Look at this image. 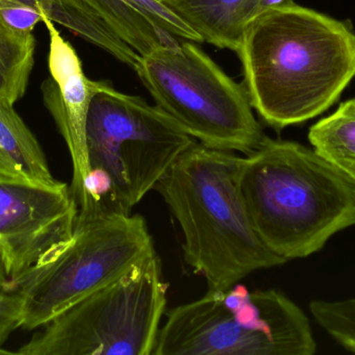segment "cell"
<instances>
[{
    "instance_id": "1",
    "label": "cell",
    "mask_w": 355,
    "mask_h": 355,
    "mask_svg": "<svg viewBox=\"0 0 355 355\" xmlns=\"http://www.w3.org/2000/svg\"><path fill=\"white\" fill-rule=\"evenodd\" d=\"M236 52L252 108L277 131L329 110L355 75L352 23L294 2L250 21Z\"/></svg>"
},
{
    "instance_id": "2",
    "label": "cell",
    "mask_w": 355,
    "mask_h": 355,
    "mask_svg": "<svg viewBox=\"0 0 355 355\" xmlns=\"http://www.w3.org/2000/svg\"><path fill=\"white\" fill-rule=\"evenodd\" d=\"M240 156L238 181L252 225L286 262L308 258L355 225V181L300 143L266 138Z\"/></svg>"
},
{
    "instance_id": "3",
    "label": "cell",
    "mask_w": 355,
    "mask_h": 355,
    "mask_svg": "<svg viewBox=\"0 0 355 355\" xmlns=\"http://www.w3.org/2000/svg\"><path fill=\"white\" fill-rule=\"evenodd\" d=\"M235 152L192 144L154 190L164 198L183 233L185 262L225 290L263 269L286 264L259 237L246 210Z\"/></svg>"
},
{
    "instance_id": "4",
    "label": "cell",
    "mask_w": 355,
    "mask_h": 355,
    "mask_svg": "<svg viewBox=\"0 0 355 355\" xmlns=\"http://www.w3.org/2000/svg\"><path fill=\"white\" fill-rule=\"evenodd\" d=\"M196 142L159 106L96 81L87 121L89 174L78 210L130 215Z\"/></svg>"
},
{
    "instance_id": "5",
    "label": "cell",
    "mask_w": 355,
    "mask_h": 355,
    "mask_svg": "<svg viewBox=\"0 0 355 355\" xmlns=\"http://www.w3.org/2000/svg\"><path fill=\"white\" fill-rule=\"evenodd\" d=\"M317 343L304 311L277 290L236 283L173 308L153 355H313Z\"/></svg>"
},
{
    "instance_id": "6",
    "label": "cell",
    "mask_w": 355,
    "mask_h": 355,
    "mask_svg": "<svg viewBox=\"0 0 355 355\" xmlns=\"http://www.w3.org/2000/svg\"><path fill=\"white\" fill-rule=\"evenodd\" d=\"M155 251L139 215L78 210L72 235L48 252L17 288L21 329L35 331Z\"/></svg>"
},
{
    "instance_id": "7",
    "label": "cell",
    "mask_w": 355,
    "mask_h": 355,
    "mask_svg": "<svg viewBox=\"0 0 355 355\" xmlns=\"http://www.w3.org/2000/svg\"><path fill=\"white\" fill-rule=\"evenodd\" d=\"M135 72L156 106L202 145L248 154L266 139L245 87L194 42L181 40L141 56Z\"/></svg>"
},
{
    "instance_id": "8",
    "label": "cell",
    "mask_w": 355,
    "mask_h": 355,
    "mask_svg": "<svg viewBox=\"0 0 355 355\" xmlns=\"http://www.w3.org/2000/svg\"><path fill=\"white\" fill-rule=\"evenodd\" d=\"M168 285L156 251L58 315L22 355H153Z\"/></svg>"
},
{
    "instance_id": "9",
    "label": "cell",
    "mask_w": 355,
    "mask_h": 355,
    "mask_svg": "<svg viewBox=\"0 0 355 355\" xmlns=\"http://www.w3.org/2000/svg\"><path fill=\"white\" fill-rule=\"evenodd\" d=\"M78 204L62 183L40 185L0 179V264L12 287L72 235Z\"/></svg>"
},
{
    "instance_id": "10",
    "label": "cell",
    "mask_w": 355,
    "mask_h": 355,
    "mask_svg": "<svg viewBox=\"0 0 355 355\" xmlns=\"http://www.w3.org/2000/svg\"><path fill=\"white\" fill-rule=\"evenodd\" d=\"M50 37V77L42 85L44 104L66 142L72 160L70 189L77 204L85 196L89 174L87 151V121L96 81L87 79L73 46L60 35L53 22L43 17Z\"/></svg>"
},
{
    "instance_id": "11",
    "label": "cell",
    "mask_w": 355,
    "mask_h": 355,
    "mask_svg": "<svg viewBox=\"0 0 355 355\" xmlns=\"http://www.w3.org/2000/svg\"><path fill=\"white\" fill-rule=\"evenodd\" d=\"M114 33L141 56L181 40L202 43V37L162 0H85Z\"/></svg>"
},
{
    "instance_id": "12",
    "label": "cell",
    "mask_w": 355,
    "mask_h": 355,
    "mask_svg": "<svg viewBox=\"0 0 355 355\" xmlns=\"http://www.w3.org/2000/svg\"><path fill=\"white\" fill-rule=\"evenodd\" d=\"M184 22L218 48L237 51L259 0H162Z\"/></svg>"
},
{
    "instance_id": "13",
    "label": "cell",
    "mask_w": 355,
    "mask_h": 355,
    "mask_svg": "<svg viewBox=\"0 0 355 355\" xmlns=\"http://www.w3.org/2000/svg\"><path fill=\"white\" fill-rule=\"evenodd\" d=\"M0 179L40 185H55L47 158L31 129L14 110L0 101Z\"/></svg>"
},
{
    "instance_id": "14",
    "label": "cell",
    "mask_w": 355,
    "mask_h": 355,
    "mask_svg": "<svg viewBox=\"0 0 355 355\" xmlns=\"http://www.w3.org/2000/svg\"><path fill=\"white\" fill-rule=\"evenodd\" d=\"M48 18L102 48L135 70L141 56L127 45L85 0H54Z\"/></svg>"
},
{
    "instance_id": "15",
    "label": "cell",
    "mask_w": 355,
    "mask_h": 355,
    "mask_svg": "<svg viewBox=\"0 0 355 355\" xmlns=\"http://www.w3.org/2000/svg\"><path fill=\"white\" fill-rule=\"evenodd\" d=\"M309 140L318 156L355 181V98L313 125Z\"/></svg>"
},
{
    "instance_id": "16",
    "label": "cell",
    "mask_w": 355,
    "mask_h": 355,
    "mask_svg": "<svg viewBox=\"0 0 355 355\" xmlns=\"http://www.w3.org/2000/svg\"><path fill=\"white\" fill-rule=\"evenodd\" d=\"M35 46L33 35L15 33L0 22V101L15 104L24 96Z\"/></svg>"
},
{
    "instance_id": "17",
    "label": "cell",
    "mask_w": 355,
    "mask_h": 355,
    "mask_svg": "<svg viewBox=\"0 0 355 355\" xmlns=\"http://www.w3.org/2000/svg\"><path fill=\"white\" fill-rule=\"evenodd\" d=\"M23 298L18 291L0 292V348L16 329H21Z\"/></svg>"
},
{
    "instance_id": "18",
    "label": "cell",
    "mask_w": 355,
    "mask_h": 355,
    "mask_svg": "<svg viewBox=\"0 0 355 355\" xmlns=\"http://www.w3.org/2000/svg\"><path fill=\"white\" fill-rule=\"evenodd\" d=\"M43 20V14L37 6L19 3L0 10V22L15 33L33 35L35 25Z\"/></svg>"
},
{
    "instance_id": "19",
    "label": "cell",
    "mask_w": 355,
    "mask_h": 355,
    "mask_svg": "<svg viewBox=\"0 0 355 355\" xmlns=\"http://www.w3.org/2000/svg\"><path fill=\"white\" fill-rule=\"evenodd\" d=\"M293 0H259L258 6H257L256 17L267 10H272V8H281V6H287L292 3Z\"/></svg>"
},
{
    "instance_id": "20",
    "label": "cell",
    "mask_w": 355,
    "mask_h": 355,
    "mask_svg": "<svg viewBox=\"0 0 355 355\" xmlns=\"http://www.w3.org/2000/svg\"><path fill=\"white\" fill-rule=\"evenodd\" d=\"M18 1L37 6L41 10L43 17H49L54 0H18Z\"/></svg>"
},
{
    "instance_id": "21",
    "label": "cell",
    "mask_w": 355,
    "mask_h": 355,
    "mask_svg": "<svg viewBox=\"0 0 355 355\" xmlns=\"http://www.w3.org/2000/svg\"><path fill=\"white\" fill-rule=\"evenodd\" d=\"M0 291H15L14 288L8 281L6 273H4L1 264H0Z\"/></svg>"
},
{
    "instance_id": "22",
    "label": "cell",
    "mask_w": 355,
    "mask_h": 355,
    "mask_svg": "<svg viewBox=\"0 0 355 355\" xmlns=\"http://www.w3.org/2000/svg\"><path fill=\"white\" fill-rule=\"evenodd\" d=\"M23 3V2L18 1V0H0V10L3 8H8V6H16V4Z\"/></svg>"
},
{
    "instance_id": "23",
    "label": "cell",
    "mask_w": 355,
    "mask_h": 355,
    "mask_svg": "<svg viewBox=\"0 0 355 355\" xmlns=\"http://www.w3.org/2000/svg\"><path fill=\"white\" fill-rule=\"evenodd\" d=\"M14 352H8V350L3 349V348H0V354H12Z\"/></svg>"
},
{
    "instance_id": "24",
    "label": "cell",
    "mask_w": 355,
    "mask_h": 355,
    "mask_svg": "<svg viewBox=\"0 0 355 355\" xmlns=\"http://www.w3.org/2000/svg\"><path fill=\"white\" fill-rule=\"evenodd\" d=\"M0 292H1V291H0Z\"/></svg>"
}]
</instances>
